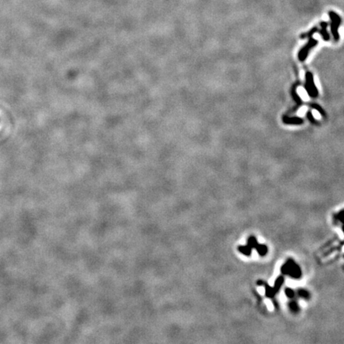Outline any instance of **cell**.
I'll return each instance as SVG.
<instances>
[{"label":"cell","instance_id":"6da1fadb","mask_svg":"<svg viewBox=\"0 0 344 344\" xmlns=\"http://www.w3.org/2000/svg\"><path fill=\"white\" fill-rule=\"evenodd\" d=\"M281 272L284 275H288L293 278L298 279L301 277V271L298 265L294 261L289 259L284 265L281 267Z\"/></svg>","mask_w":344,"mask_h":344},{"label":"cell","instance_id":"7a4b0ae2","mask_svg":"<svg viewBox=\"0 0 344 344\" xmlns=\"http://www.w3.org/2000/svg\"><path fill=\"white\" fill-rule=\"evenodd\" d=\"M328 15L331 19V31L333 35V38L335 42H338L339 39V34H338V28L342 23V18L338 14L333 10L328 11Z\"/></svg>","mask_w":344,"mask_h":344},{"label":"cell","instance_id":"3957f363","mask_svg":"<svg viewBox=\"0 0 344 344\" xmlns=\"http://www.w3.org/2000/svg\"><path fill=\"white\" fill-rule=\"evenodd\" d=\"M305 78H306V84H305L306 91L308 92V95L311 97H316L319 92H318V90H317L315 82H314L312 73L310 72H307L305 74Z\"/></svg>","mask_w":344,"mask_h":344},{"label":"cell","instance_id":"277c9868","mask_svg":"<svg viewBox=\"0 0 344 344\" xmlns=\"http://www.w3.org/2000/svg\"><path fill=\"white\" fill-rule=\"evenodd\" d=\"M317 44H318V41H317V40L314 39L312 37L309 38V40H308V43L300 49V51L299 53V60L301 61H304L305 59L307 58V57H308V54H309L311 49H312V48H314L315 46H316Z\"/></svg>","mask_w":344,"mask_h":344},{"label":"cell","instance_id":"5b68a950","mask_svg":"<svg viewBox=\"0 0 344 344\" xmlns=\"http://www.w3.org/2000/svg\"><path fill=\"white\" fill-rule=\"evenodd\" d=\"M329 23L327 22H320V26H321V30L318 31V33L321 34V36L323 37V39L324 41H328L330 39V35L329 33L327 32V26H328Z\"/></svg>","mask_w":344,"mask_h":344},{"label":"cell","instance_id":"8992f818","mask_svg":"<svg viewBox=\"0 0 344 344\" xmlns=\"http://www.w3.org/2000/svg\"><path fill=\"white\" fill-rule=\"evenodd\" d=\"M283 121L285 124H293V125H298L302 124H303V119L300 118V117H288V116H284L283 118Z\"/></svg>","mask_w":344,"mask_h":344},{"label":"cell","instance_id":"52a82bcc","mask_svg":"<svg viewBox=\"0 0 344 344\" xmlns=\"http://www.w3.org/2000/svg\"><path fill=\"white\" fill-rule=\"evenodd\" d=\"M318 31H319V27H318V26H314V27L311 28L308 32H306V33H304V34H300V38H301L302 39H304V38H311V37H312L313 34L317 33Z\"/></svg>","mask_w":344,"mask_h":344},{"label":"cell","instance_id":"ba28073f","mask_svg":"<svg viewBox=\"0 0 344 344\" xmlns=\"http://www.w3.org/2000/svg\"><path fill=\"white\" fill-rule=\"evenodd\" d=\"M255 249H256L260 256H264L266 255V253H268V248L265 246V245H259V244H257V245H256Z\"/></svg>","mask_w":344,"mask_h":344},{"label":"cell","instance_id":"9c48e42d","mask_svg":"<svg viewBox=\"0 0 344 344\" xmlns=\"http://www.w3.org/2000/svg\"><path fill=\"white\" fill-rule=\"evenodd\" d=\"M238 250L241 253H243L244 255H245V256H250L251 253H252V249L248 245H241V246H239L238 247Z\"/></svg>","mask_w":344,"mask_h":344},{"label":"cell","instance_id":"30bf717a","mask_svg":"<svg viewBox=\"0 0 344 344\" xmlns=\"http://www.w3.org/2000/svg\"><path fill=\"white\" fill-rule=\"evenodd\" d=\"M292 95H293V100H294V101L296 102V104H297V107L300 106L302 104V101L301 99H300V96L298 95V93L296 92L295 87H294V88H293V90H292Z\"/></svg>","mask_w":344,"mask_h":344},{"label":"cell","instance_id":"8fae6325","mask_svg":"<svg viewBox=\"0 0 344 344\" xmlns=\"http://www.w3.org/2000/svg\"><path fill=\"white\" fill-rule=\"evenodd\" d=\"M276 291H275L274 288L273 287H270L269 285H266V287H265V293H266V295L268 296V297H270V298H272V297H273L275 295V294H276Z\"/></svg>","mask_w":344,"mask_h":344},{"label":"cell","instance_id":"7c38bea8","mask_svg":"<svg viewBox=\"0 0 344 344\" xmlns=\"http://www.w3.org/2000/svg\"><path fill=\"white\" fill-rule=\"evenodd\" d=\"M284 284V277H279L277 279V280H276V282H275V284H274V289L276 292H277L278 290L280 289V287H281V285Z\"/></svg>","mask_w":344,"mask_h":344},{"label":"cell","instance_id":"4fadbf2b","mask_svg":"<svg viewBox=\"0 0 344 344\" xmlns=\"http://www.w3.org/2000/svg\"><path fill=\"white\" fill-rule=\"evenodd\" d=\"M257 241L255 237H250L248 239V245L251 248V249H255L256 246L257 245Z\"/></svg>","mask_w":344,"mask_h":344},{"label":"cell","instance_id":"5bb4252c","mask_svg":"<svg viewBox=\"0 0 344 344\" xmlns=\"http://www.w3.org/2000/svg\"><path fill=\"white\" fill-rule=\"evenodd\" d=\"M311 107L312 108H314V109L316 110L317 112H319V113H320L321 116H326V113L323 111V108H322L319 104H311Z\"/></svg>","mask_w":344,"mask_h":344},{"label":"cell","instance_id":"9a60e30c","mask_svg":"<svg viewBox=\"0 0 344 344\" xmlns=\"http://www.w3.org/2000/svg\"><path fill=\"white\" fill-rule=\"evenodd\" d=\"M289 308L290 310L292 311L293 312L296 313L297 311H299V306L298 304L295 301H292L289 303Z\"/></svg>","mask_w":344,"mask_h":344},{"label":"cell","instance_id":"2e32d148","mask_svg":"<svg viewBox=\"0 0 344 344\" xmlns=\"http://www.w3.org/2000/svg\"><path fill=\"white\" fill-rule=\"evenodd\" d=\"M298 295L300 296V297H302V298H304V299H309V297H310V294H309V293H308V291H306V290L304 289H300L298 291Z\"/></svg>","mask_w":344,"mask_h":344},{"label":"cell","instance_id":"e0dca14e","mask_svg":"<svg viewBox=\"0 0 344 344\" xmlns=\"http://www.w3.org/2000/svg\"><path fill=\"white\" fill-rule=\"evenodd\" d=\"M284 293H285V295L288 297V298L292 299L294 297V295H295V293H294V291H293V289H291V288H286V289L284 290Z\"/></svg>","mask_w":344,"mask_h":344},{"label":"cell","instance_id":"ac0fdd59","mask_svg":"<svg viewBox=\"0 0 344 344\" xmlns=\"http://www.w3.org/2000/svg\"><path fill=\"white\" fill-rule=\"evenodd\" d=\"M308 118L309 119V120H310L311 123H313V124H317L318 123H317L316 120L314 118V116H312V114L310 113V112H308Z\"/></svg>","mask_w":344,"mask_h":344},{"label":"cell","instance_id":"d6986e66","mask_svg":"<svg viewBox=\"0 0 344 344\" xmlns=\"http://www.w3.org/2000/svg\"><path fill=\"white\" fill-rule=\"evenodd\" d=\"M338 218L339 221H341L344 224V212H341L340 213H338Z\"/></svg>","mask_w":344,"mask_h":344},{"label":"cell","instance_id":"ffe728a7","mask_svg":"<svg viewBox=\"0 0 344 344\" xmlns=\"http://www.w3.org/2000/svg\"><path fill=\"white\" fill-rule=\"evenodd\" d=\"M343 232H344V224H343Z\"/></svg>","mask_w":344,"mask_h":344}]
</instances>
